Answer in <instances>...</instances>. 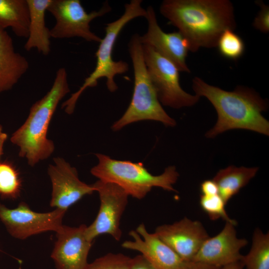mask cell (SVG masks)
<instances>
[{
	"label": "cell",
	"mask_w": 269,
	"mask_h": 269,
	"mask_svg": "<svg viewBox=\"0 0 269 269\" xmlns=\"http://www.w3.org/2000/svg\"><path fill=\"white\" fill-rule=\"evenodd\" d=\"M160 12L178 29L192 52L217 47L223 32L236 27L234 6L229 0H164Z\"/></svg>",
	"instance_id": "1"
},
{
	"label": "cell",
	"mask_w": 269,
	"mask_h": 269,
	"mask_svg": "<svg viewBox=\"0 0 269 269\" xmlns=\"http://www.w3.org/2000/svg\"><path fill=\"white\" fill-rule=\"evenodd\" d=\"M192 88L195 94L206 98L215 109L218 119L206 134L208 138L233 129H244L269 135V122L262 115L268 108L267 101L255 90L238 86L227 91L195 77Z\"/></svg>",
	"instance_id": "2"
},
{
	"label": "cell",
	"mask_w": 269,
	"mask_h": 269,
	"mask_svg": "<svg viewBox=\"0 0 269 269\" xmlns=\"http://www.w3.org/2000/svg\"><path fill=\"white\" fill-rule=\"evenodd\" d=\"M70 91L66 70L60 68L50 89L31 106L25 122L12 134L11 142L29 165L47 159L54 151V142L47 136L48 128L58 104Z\"/></svg>",
	"instance_id": "3"
},
{
	"label": "cell",
	"mask_w": 269,
	"mask_h": 269,
	"mask_svg": "<svg viewBox=\"0 0 269 269\" xmlns=\"http://www.w3.org/2000/svg\"><path fill=\"white\" fill-rule=\"evenodd\" d=\"M98 164L91 169V174L99 180L114 183L128 195L143 199L153 187L177 192L173 188L179 177L174 166L166 167L158 175L150 173L142 162L114 159L108 155L96 153Z\"/></svg>",
	"instance_id": "4"
},
{
	"label": "cell",
	"mask_w": 269,
	"mask_h": 269,
	"mask_svg": "<svg viewBox=\"0 0 269 269\" xmlns=\"http://www.w3.org/2000/svg\"><path fill=\"white\" fill-rule=\"evenodd\" d=\"M142 1L141 0H131L125 5V11L120 17L106 24L105 36L99 43L95 53L96 67L85 79L79 89L63 103L62 108L66 113L71 114L73 113L76 103L81 94L87 88L96 86L101 78L106 79L107 87L110 92H113L118 89L114 78L116 75L127 72L129 64L122 60L116 61L113 59V48L118 36L127 23L136 17H146V10L141 5Z\"/></svg>",
	"instance_id": "5"
},
{
	"label": "cell",
	"mask_w": 269,
	"mask_h": 269,
	"mask_svg": "<svg viewBox=\"0 0 269 269\" xmlns=\"http://www.w3.org/2000/svg\"><path fill=\"white\" fill-rule=\"evenodd\" d=\"M139 36L137 33L133 34L129 43V51L134 69V90L128 108L112 127L115 131L143 120L158 121L167 127L176 125L175 121L164 111L158 99L145 64Z\"/></svg>",
	"instance_id": "6"
},
{
	"label": "cell",
	"mask_w": 269,
	"mask_h": 269,
	"mask_svg": "<svg viewBox=\"0 0 269 269\" xmlns=\"http://www.w3.org/2000/svg\"><path fill=\"white\" fill-rule=\"evenodd\" d=\"M142 46L146 69L161 104L174 109L196 104L200 97L188 93L182 89L180 71L176 66L151 46Z\"/></svg>",
	"instance_id": "7"
},
{
	"label": "cell",
	"mask_w": 269,
	"mask_h": 269,
	"mask_svg": "<svg viewBox=\"0 0 269 269\" xmlns=\"http://www.w3.org/2000/svg\"><path fill=\"white\" fill-rule=\"evenodd\" d=\"M47 10L56 20L55 25L50 29L51 37H79L88 42L100 43L102 38L91 30L90 23L109 12L111 7L106 1L99 10L88 13L79 0H52Z\"/></svg>",
	"instance_id": "8"
},
{
	"label": "cell",
	"mask_w": 269,
	"mask_h": 269,
	"mask_svg": "<svg viewBox=\"0 0 269 269\" xmlns=\"http://www.w3.org/2000/svg\"><path fill=\"white\" fill-rule=\"evenodd\" d=\"M92 185L99 194L100 206L95 220L86 227V236L92 242L102 234H108L120 241V221L128 204L129 195L111 182L98 180Z\"/></svg>",
	"instance_id": "9"
},
{
	"label": "cell",
	"mask_w": 269,
	"mask_h": 269,
	"mask_svg": "<svg viewBox=\"0 0 269 269\" xmlns=\"http://www.w3.org/2000/svg\"><path fill=\"white\" fill-rule=\"evenodd\" d=\"M66 212L55 209L46 213L37 212L24 202L14 209L0 203V220L10 236L20 240L48 231L57 233L63 225Z\"/></svg>",
	"instance_id": "10"
},
{
	"label": "cell",
	"mask_w": 269,
	"mask_h": 269,
	"mask_svg": "<svg viewBox=\"0 0 269 269\" xmlns=\"http://www.w3.org/2000/svg\"><path fill=\"white\" fill-rule=\"evenodd\" d=\"M53 161L48 168L52 188L50 205L66 211L84 196L92 194L95 188L81 181L76 169L63 158L55 157Z\"/></svg>",
	"instance_id": "11"
},
{
	"label": "cell",
	"mask_w": 269,
	"mask_h": 269,
	"mask_svg": "<svg viewBox=\"0 0 269 269\" xmlns=\"http://www.w3.org/2000/svg\"><path fill=\"white\" fill-rule=\"evenodd\" d=\"M154 233L184 262L192 261L210 237L200 221L187 217L171 224L159 226Z\"/></svg>",
	"instance_id": "12"
},
{
	"label": "cell",
	"mask_w": 269,
	"mask_h": 269,
	"mask_svg": "<svg viewBox=\"0 0 269 269\" xmlns=\"http://www.w3.org/2000/svg\"><path fill=\"white\" fill-rule=\"evenodd\" d=\"M87 226L78 227L63 225L56 233L51 258L56 269H85L88 256L93 242L88 239Z\"/></svg>",
	"instance_id": "13"
},
{
	"label": "cell",
	"mask_w": 269,
	"mask_h": 269,
	"mask_svg": "<svg viewBox=\"0 0 269 269\" xmlns=\"http://www.w3.org/2000/svg\"><path fill=\"white\" fill-rule=\"evenodd\" d=\"M145 17L148 23L146 32L139 36L142 45L150 46L172 62L179 71L190 73L186 58L189 50L187 40L178 32L166 33L159 26L153 7L148 6Z\"/></svg>",
	"instance_id": "14"
},
{
	"label": "cell",
	"mask_w": 269,
	"mask_h": 269,
	"mask_svg": "<svg viewBox=\"0 0 269 269\" xmlns=\"http://www.w3.org/2000/svg\"><path fill=\"white\" fill-rule=\"evenodd\" d=\"M237 224L226 222L221 231L203 244L192 261L221 268L241 261V250L248 241L237 236Z\"/></svg>",
	"instance_id": "15"
},
{
	"label": "cell",
	"mask_w": 269,
	"mask_h": 269,
	"mask_svg": "<svg viewBox=\"0 0 269 269\" xmlns=\"http://www.w3.org/2000/svg\"><path fill=\"white\" fill-rule=\"evenodd\" d=\"M129 235L133 240L124 242L122 247L139 252L156 269H180L185 262L154 233H149L143 223Z\"/></svg>",
	"instance_id": "16"
},
{
	"label": "cell",
	"mask_w": 269,
	"mask_h": 269,
	"mask_svg": "<svg viewBox=\"0 0 269 269\" xmlns=\"http://www.w3.org/2000/svg\"><path fill=\"white\" fill-rule=\"evenodd\" d=\"M28 68L27 59L15 51L11 37L0 27V93L11 90Z\"/></svg>",
	"instance_id": "17"
},
{
	"label": "cell",
	"mask_w": 269,
	"mask_h": 269,
	"mask_svg": "<svg viewBox=\"0 0 269 269\" xmlns=\"http://www.w3.org/2000/svg\"><path fill=\"white\" fill-rule=\"evenodd\" d=\"M52 0H26L29 13L28 36L24 49L36 48L44 55L51 51L50 29L46 26L45 12Z\"/></svg>",
	"instance_id": "18"
},
{
	"label": "cell",
	"mask_w": 269,
	"mask_h": 269,
	"mask_svg": "<svg viewBox=\"0 0 269 269\" xmlns=\"http://www.w3.org/2000/svg\"><path fill=\"white\" fill-rule=\"evenodd\" d=\"M259 167L230 165L220 169L213 178L218 188V194L226 205L255 177Z\"/></svg>",
	"instance_id": "19"
},
{
	"label": "cell",
	"mask_w": 269,
	"mask_h": 269,
	"mask_svg": "<svg viewBox=\"0 0 269 269\" xmlns=\"http://www.w3.org/2000/svg\"><path fill=\"white\" fill-rule=\"evenodd\" d=\"M29 23L26 0H0V27H10L17 36L27 38Z\"/></svg>",
	"instance_id": "20"
},
{
	"label": "cell",
	"mask_w": 269,
	"mask_h": 269,
	"mask_svg": "<svg viewBox=\"0 0 269 269\" xmlns=\"http://www.w3.org/2000/svg\"><path fill=\"white\" fill-rule=\"evenodd\" d=\"M246 269H269V234L257 228L249 253L241 260Z\"/></svg>",
	"instance_id": "21"
},
{
	"label": "cell",
	"mask_w": 269,
	"mask_h": 269,
	"mask_svg": "<svg viewBox=\"0 0 269 269\" xmlns=\"http://www.w3.org/2000/svg\"><path fill=\"white\" fill-rule=\"evenodd\" d=\"M19 173L10 161H0V196L4 199L17 198L21 189Z\"/></svg>",
	"instance_id": "22"
},
{
	"label": "cell",
	"mask_w": 269,
	"mask_h": 269,
	"mask_svg": "<svg viewBox=\"0 0 269 269\" xmlns=\"http://www.w3.org/2000/svg\"><path fill=\"white\" fill-rule=\"evenodd\" d=\"M217 47L223 57L233 60L241 57L245 49L242 38L232 30L223 32L219 38Z\"/></svg>",
	"instance_id": "23"
},
{
	"label": "cell",
	"mask_w": 269,
	"mask_h": 269,
	"mask_svg": "<svg viewBox=\"0 0 269 269\" xmlns=\"http://www.w3.org/2000/svg\"><path fill=\"white\" fill-rule=\"evenodd\" d=\"M199 204L202 209L211 220L222 219L228 222L237 224L236 220L231 219L226 210L224 201L219 194L213 195H201Z\"/></svg>",
	"instance_id": "24"
},
{
	"label": "cell",
	"mask_w": 269,
	"mask_h": 269,
	"mask_svg": "<svg viewBox=\"0 0 269 269\" xmlns=\"http://www.w3.org/2000/svg\"><path fill=\"white\" fill-rule=\"evenodd\" d=\"M133 258L121 253H109L89 263L85 269H129Z\"/></svg>",
	"instance_id": "25"
},
{
	"label": "cell",
	"mask_w": 269,
	"mask_h": 269,
	"mask_svg": "<svg viewBox=\"0 0 269 269\" xmlns=\"http://www.w3.org/2000/svg\"><path fill=\"white\" fill-rule=\"evenodd\" d=\"M260 7V10L253 21V26L257 30L268 33L269 31V6L265 4L263 1H256Z\"/></svg>",
	"instance_id": "26"
},
{
	"label": "cell",
	"mask_w": 269,
	"mask_h": 269,
	"mask_svg": "<svg viewBox=\"0 0 269 269\" xmlns=\"http://www.w3.org/2000/svg\"><path fill=\"white\" fill-rule=\"evenodd\" d=\"M200 191L203 195L218 194V188L216 183L212 180H206L200 185Z\"/></svg>",
	"instance_id": "27"
},
{
	"label": "cell",
	"mask_w": 269,
	"mask_h": 269,
	"mask_svg": "<svg viewBox=\"0 0 269 269\" xmlns=\"http://www.w3.org/2000/svg\"><path fill=\"white\" fill-rule=\"evenodd\" d=\"M129 269H156L141 255L133 258Z\"/></svg>",
	"instance_id": "28"
},
{
	"label": "cell",
	"mask_w": 269,
	"mask_h": 269,
	"mask_svg": "<svg viewBox=\"0 0 269 269\" xmlns=\"http://www.w3.org/2000/svg\"><path fill=\"white\" fill-rule=\"evenodd\" d=\"M180 269H220V268L199 262L190 261L185 262Z\"/></svg>",
	"instance_id": "29"
},
{
	"label": "cell",
	"mask_w": 269,
	"mask_h": 269,
	"mask_svg": "<svg viewBox=\"0 0 269 269\" xmlns=\"http://www.w3.org/2000/svg\"><path fill=\"white\" fill-rule=\"evenodd\" d=\"M7 138V134L3 131L2 127L0 125V158L3 154V145Z\"/></svg>",
	"instance_id": "30"
},
{
	"label": "cell",
	"mask_w": 269,
	"mask_h": 269,
	"mask_svg": "<svg viewBox=\"0 0 269 269\" xmlns=\"http://www.w3.org/2000/svg\"><path fill=\"white\" fill-rule=\"evenodd\" d=\"M244 268L243 263L241 261H239L223 267L220 269H243Z\"/></svg>",
	"instance_id": "31"
},
{
	"label": "cell",
	"mask_w": 269,
	"mask_h": 269,
	"mask_svg": "<svg viewBox=\"0 0 269 269\" xmlns=\"http://www.w3.org/2000/svg\"><path fill=\"white\" fill-rule=\"evenodd\" d=\"M0 251H1V250H0Z\"/></svg>",
	"instance_id": "32"
}]
</instances>
